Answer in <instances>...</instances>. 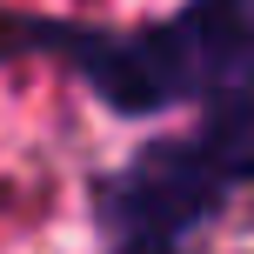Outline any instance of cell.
<instances>
[{"label": "cell", "mask_w": 254, "mask_h": 254, "mask_svg": "<svg viewBox=\"0 0 254 254\" xmlns=\"http://www.w3.org/2000/svg\"><path fill=\"white\" fill-rule=\"evenodd\" d=\"M7 47H54L80 67L114 114H167L174 101H207L228 80L254 74V0H188L174 20L134 34H87V27H0Z\"/></svg>", "instance_id": "obj_1"}, {"label": "cell", "mask_w": 254, "mask_h": 254, "mask_svg": "<svg viewBox=\"0 0 254 254\" xmlns=\"http://www.w3.org/2000/svg\"><path fill=\"white\" fill-rule=\"evenodd\" d=\"M254 181V74L207 94V121L188 140L140 147L107 188L114 254H181L194 228L221 214L234 188Z\"/></svg>", "instance_id": "obj_2"}]
</instances>
